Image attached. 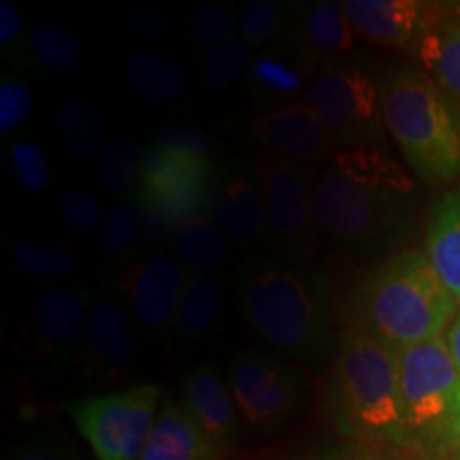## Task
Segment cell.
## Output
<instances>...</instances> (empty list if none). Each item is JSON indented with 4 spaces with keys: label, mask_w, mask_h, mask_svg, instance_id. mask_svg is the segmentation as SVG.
Masks as SVG:
<instances>
[{
    "label": "cell",
    "mask_w": 460,
    "mask_h": 460,
    "mask_svg": "<svg viewBox=\"0 0 460 460\" xmlns=\"http://www.w3.org/2000/svg\"><path fill=\"white\" fill-rule=\"evenodd\" d=\"M320 239L352 258L405 243L413 226V181L382 147L341 149L312 188Z\"/></svg>",
    "instance_id": "6da1fadb"
},
{
    "label": "cell",
    "mask_w": 460,
    "mask_h": 460,
    "mask_svg": "<svg viewBox=\"0 0 460 460\" xmlns=\"http://www.w3.org/2000/svg\"><path fill=\"white\" fill-rule=\"evenodd\" d=\"M239 307L252 331L292 358L329 352L331 284L315 269L281 258H250L234 273Z\"/></svg>",
    "instance_id": "7a4b0ae2"
},
{
    "label": "cell",
    "mask_w": 460,
    "mask_h": 460,
    "mask_svg": "<svg viewBox=\"0 0 460 460\" xmlns=\"http://www.w3.org/2000/svg\"><path fill=\"white\" fill-rule=\"evenodd\" d=\"M456 309L427 252L407 250L390 256L354 292L352 329L401 349L444 337Z\"/></svg>",
    "instance_id": "3957f363"
},
{
    "label": "cell",
    "mask_w": 460,
    "mask_h": 460,
    "mask_svg": "<svg viewBox=\"0 0 460 460\" xmlns=\"http://www.w3.org/2000/svg\"><path fill=\"white\" fill-rule=\"evenodd\" d=\"M324 405L331 424L345 437L365 444L410 447L396 352L371 335L343 331Z\"/></svg>",
    "instance_id": "277c9868"
},
{
    "label": "cell",
    "mask_w": 460,
    "mask_h": 460,
    "mask_svg": "<svg viewBox=\"0 0 460 460\" xmlns=\"http://www.w3.org/2000/svg\"><path fill=\"white\" fill-rule=\"evenodd\" d=\"M379 92L384 128L420 180L429 186L456 180L460 126L446 92L411 66L390 73Z\"/></svg>",
    "instance_id": "5b68a950"
},
{
    "label": "cell",
    "mask_w": 460,
    "mask_h": 460,
    "mask_svg": "<svg viewBox=\"0 0 460 460\" xmlns=\"http://www.w3.org/2000/svg\"><path fill=\"white\" fill-rule=\"evenodd\" d=\"M394 352L410 447L460 450V373L446 335Z\"/></svg>",
    "instance_id": "8992f818"
},
{
    "label": "cell",
    "mask_w": 460,
    "mask_h": 460,
    "mask_svg": "<svg viewBox=\"0 0 460 460\" xmlns=\"http://www.w3.org/2000/svg\"><path fill=\"white\" fill-rule=\"evenodd\" d=\"M216 186L217 169L211 160L154 146L143 156L135 199L154 228L171 233L192 217L211 216Z\"/></svg>",
    "instance_id": "52a82bcc"
},
{
    "label": "cell",
    "mask_w": 460,
    "mask_h": 460,
    "mask_svg": "<svg viewBox=\"0 0 460 460\" xmlns=\"http://www.w3.org/2000/svg\"><path fill=\"white\" fill-rule=\"evenodd\" d=\"M160 396L156 384H141L71 401L65 411L99 460H139L156 422Z\"/></svg>",
    "instance_id": "ba28073f"
},
{
    "label": "cell",
    "mask_w": 460,
    "mask_h": 460,
    "mask_svg": "<svg viewBox=\"0 0 460 460\" xmlns=\"http://www.w3.org/2000/svg\"><path fill=\"white\" fill-rule=\"evenodd\" d=\"M305 102L318 115L337 147H379L384 139L382 92L358 65H324L309 84Z\"/></svg>",
    "instance_id": "9c48e42d"
},
{
    "label": "cell",
    "mask_w": 460,
    "mask_h": 460,
    "mask_svg": "<svg viewBox=\"0 0 460 460\" xmlns=\"http://www.w3.org/2000/svg\"><path fill=\"white\" fill-rule=\"evenodd\" d=\"M254 166L267 203V243L281 261L309 267L320 243L312 205L314 171L281 160L267 149L258 152Z\"/></svg>",
    "instance_id": "30bf717a"
},
{
    "label": "cell",
    "mask_w": 460,
    "mask_h": 460,
    "mask_svg": "<svg viewBox=\"0 0 460 460\" xmlns=\"http://www.w3.org/2000/svg\"><path fill=\"white\" fill-rule=\"evenodd\" d=\"M226 377L241 418L258 430L281 427L301 407V376L271 354L237 349L228 360Z\"/></svg>",
    "instance_id": "8fae6325"
},
{
    "label": "cell",
    "mask_w": 460,
    "mask_h": 460,
    "mask_svg": "<svg viewBox=\"0 0 460 460\" xmlns=\"http://www.w3.org/2000/svg\"><path fill=\"white\" fill-rule=\"evenodd\" d=\"M94 296L88 288L54 286L34 303L26 326L31 356L60 365L77 360Z\"/></svg>",
    "instance_id": "7c38bea8"
},
{
    "label": "cell",
    "mask_w": 460,
    "mask_h": 460,
    "mask_svg": "<svg viewBox=\"0 0 460 460\" xmlns=\"http://www.w3.org/2000/svg\"><path fill=\"white\" fill-rule=\"evenodd\" d=\"M188 278L181 262L166 254L149 256L135 264L122 290L126 307L143 331L169 341Z\"/></svg>",
    "instance_id": "4fadbf2b"
},
{
    "label": "cell",
    "mask_w": 460,
    "mask_h": 460,
    "mask_svg": "<svg viewBox=\"0 0 460 460\" xmlns=\"http://www.w3.org/2000/svg\"><path fill=\"white\" fill-rule=\"evenodd\" d=\"M341 7L358 34L384 48L411 51L447 15V4L420 0H345Z\"/></svg>",
    "instance_id": "5bb4252c"
},
{
    "label": "cell",
    "mask_w": 460,
    "mask_h": 460,
    "mask_svg": "<svg viewBox=\"0 0 460 460\" xmlns=\"http://www.w3.org/2000/svg\"><path fill=\"white\" fill-rule=\"evenodd\" d=\"M137 358V339L130 315L113 296L101 295L92 301L88 326L77 365L99 382L128 377Z\"/></svg>",
    "instance_id": "9a60e30c"
},
{
    "label": "cell",
    "mask_w": 460,
    "mask_h": 460,
    "mask_svg": "<svg viewBox=\"0 0 460 460\" xmlns=\"http://www.w3.org/2000/svg\"><path fill=\"white\" fill-rule=\"evenodd\" d=\"M254 139L281 160L312 169L331 158L335 141L307 102H288L261 115L254 122Z\"/></svg>",
    "instance_id": "2e32d148"
},
{
    "label": "cell",
    "mask_w": 460,
    "mask_h": 460,
    "mask_svg": "<svg viewBox=\"0 0 460 460\" xmlns=\"http://www.w3.org/2000/svg\"><path fill=\"white\" fill-rule=\"evenodd\" d=\"M315 58L296 31L281 32L262 54L247 65L245 84L261 101H288L315 79Z\"/></svg>",
    "instance_id": "e0dca14e"
},
{
    "label": "cell",
    "mask_w": 460,
    "mask_h": 460,
    "mask_svg": "<svg viewBox=\"0 0 460 460\" xmlns=\"http://www.w3.org/2000/svg\"><path fill=\"white\" fill-rule=\"evenodd\" d=\"M180 402L199 429L230 456L239 441L241 413L220 373L209 365L190 371L183 379Z\"/></svg>",
    "instance_id": "ac0fdd59"
},
{
    "label": "cell",
    "mask_w": 460,
    "mask_h": 460,
    "mask_svg": "<svg viewBox=\"0 0 460 460\" xmlns=\"http://www.w3.org/2000/svg\"><path fill=\"white\" fill-rule=\"evenodd\" d=\"M211 217L234 243L254 245L256 241H267V203L258 177L239 169L217 171Z\"/></svg>",
    "instance_id": "d6986e66"
},
{
    "label": "cell",
    "mask_w": 460,
    "mask_h": 460,
    "mask_svg": "<svg viewBox=\"0 0 460 460\" xmlns=\"http://www.w3.org/2000/svg\"><path fill=\"white\" fill-rule=\"evenodd\" d=\"M181 402H166L158 411L146 450L139 460H226Z\"/></svg>",
    "instance_id": "ffe728a7"
},
{
    "label": "cell",
    "mask_w": 460,
    "mask_h": 460,
    "mask_svg": "<svg viewBox=\"0 0 460 460\" xmlns=\"http://www.w3.org/2000/svg\"><path fill=\"white\" fill-rule=\"evenodd\" d=\"M224 296L226 292L220 278L190 275L180 309H177L172 339L183 348H192L216 335L222 322Z\"/></svg>",
    "instance_id": "44dd1931"
},
{
    "label": "cell",
    "mask_w": 460,
    "mask_h": 460,
    "mask_svg": "<svg viewBox=\"0 0 460 460\" xmlns=\"http://www.w3.org/2000/svg\"><path fill=\"white\" fill-rule=\"evenodd\" d=\"M427 256L452 296L460 301V188L444 194L433 207Z\"/></svg>",
    "instance_id": "7402d4cb"
},
{
    "label": "cell",
    "mask_w": 460,
    "mask_h": 460,
    "mask_svg": "<svg viewBox=\"0 0 460 460\" xmlns=\"http://www.w3.org/2000/svg\"><path fill=\"white\" fill-rule=\"evenodd\" d=\"M301 41L315 58H337L354 49L356 37L341 3L318 0L301 11V22L295 28Z\"/></svg>",
    "instance_id": "603a6c76"
},
{
    "label": "cell",
    "mask_w": 460,
    "mask_h": 460,
    "mask_svg": "<svg viewBox=\"0 0 460 460\" xmlns=\"http://www.w3.org/2000/svg\"><path fill=\"white\" fill-rule=\"evenodd\" d=\"M228 237L211 216H197L172 234V250L188 275H209L228 258Z\"/></svg>",
    "instance_id": "cb8c5ba5"
},
{
    "label": "cell",
    "mask_w": 460,
    "mask_h": 460,
    "mask_svg": "<svg viewBox=\"0 0 460 460\" xmlns=\"http://www.w3.org/2000/svg\"><path fill=\"white\" fill-rule=\"evenodd\" d=\"M126 82L149 105H169L186 92V77L169 58L156 51H135L126 58Z\"/></svg>",
    "instance_id": "d4e9b609"
},
{
    "label": "cell",
    "mask_w": 460,
    "mask_h": 460,
    "mask_svg": "<svg viewBox=\"0 0 460 460\" xmlns=\"http://www.w3.org/2000/svg\"><path fill=\"white\" fill-rule=\"evenodd\" d=\"M416 56L447 99L460 102V26L446 15V20L418 45Z\"/></svg>",
    "instance_id": "484cf974"
},
{
    "label": "cell",
    "mask_w": 460,
    "mask_h": 460,
    "mask_svg": "<svg viewBox=\"0 0 460 460\" xmlns=\"http://www.w3.org/2000/svg\"><path fill=\"white\" fill-rule=\"evenodd\" d=\"M58 130L73 156L90 158L105 147L107 122L101 113L82 102H65L58 111Z\"/></svg>",
    "instance_id": "4316f807"
},
{
    "label": "cell",
    "mask_w": 460,
    "mask_h": 460,
    "mask_svg": "<svg viewBox=\"0 0 460 460\" xmlns=\"http://www.w3.org/2000/svg\"><path fill=\"white\" fill-rule=\"evenodd\" d=\"M143 228H146V211L137 203V199L115 203L111 209L105 211L101 228H99V243L102 254L122 261L139 243Z\"/></svg>",
    "instance_id": "83f0119b"
},
{
    "label": "cell",
    "mask_w": 460,
    "mask_h": 460,
    "mask_svg": "<svg viewBox=\"0 0 460 460\" xmlns=\"http://www.w3.org/2000/svg\"><path fill=\"white\" fill-rule=\"evenodd\" d=\"M11 264L15 271L28 278L49 281H66L79 267L77 256L65 245L37 243V241L15 245L11 252Z\"/></svg>",
    "instance_id": "f1b7e54d"
},
{
    "label": "cell",
    "mask_w": 460,
    "mask_h": 460,
    "mask_svg": "<svg viewBox=\"0 0 460 460\" xmlns=\"http://www.w3.org/2000/svg\"><path fill=\"white\" fill-rule=\"evenodd\" d=\"M26 49L31 60L49 71H71L84 56V43L77 32L65 26H43L28 34Z\"/></svg>",
    "instance_id": "f546056e"
},
{
    "label": "cell",
    "mask_w": 460,
    "mask_h": 460,
    "mask_svg": "<svg viewBox=\"0 0 460 460\" xmlns=\"http://www.w3.org/2000/svg\"><path fill=\"white\" fill-rule=\"evenodd\" d=\"M143 158L139 147L128 139H113L101 149L99 181L111 194H124L141 181Z\"/></svg>",
    "instance_id": "4dcf8cb0"
},
{
    "label": "cell",
    "mask_w": 460,
    "mask_h": 460,
    "mask_svg": "<svg viewBox=\"0 0 460 460\" xmlns=\"http://www.w3.org/2000/svg\"><path fill=\"white\" fill-rule=\"evenodd\" d=\"M288 4L252 0L241 7L237 15V37L247 48H261L279 37L288 22Z\"/></svg>",
    "instance_id": "1f68e13d"
},
{
    "label": "cell",
    "mask_w": 460,
    "mask_h": 460,
    "mask_svg": "<svg viewBox=\"0 0 460 460\" xmlns=\"http://www.w3.org/2000/svg\"><path fill=\"white\" fill-rule=\"evenodd\" d=\"M250 60V48L239 37H234L205 51L200 60V77L209 88H226L243 77Z\"/></svg>",
    "instance_id": "d6a6232c"
},
{
    "label": "cell",
    "mask_w": 460,
    "mask_h": 460,
    "mask_svg": "<svg viewBox=\"0 0 460 460\" xmlns=\"http://www.w3.org/2000/svg\"><path fill=\"white\" fill-rule=\"evenodd\" d=\"M9 169L13 180L28 194H41L51 186L49 158L34 141H15L9 149Z\"/></svg>",
    "instance_id": "836d02e7"
},
{
    "label": "cell",
    "mask_w": 460,
    "mask_h": 460,
    "mask_svg": "<svg viewBox=\"0 0 460 460\" xmlns=\"http://www.w3.org/2000/svg\"><path fill=\"white\" fill-rule=\"evenodd\" d=\"M188 31L199 43L216 48L237 37V20L226 4H205L190 17Z\"/></svg>",
    "instance_id": "e575fe53"
},
{
    "label": "cell",
    "mask_w": 460,
    "mask_h": 460,
    "mask_svg": "<svg viewBox=\"0 0 460 460\" xmlns=\"http://www.w3.org/2000/svg\"><path fill=\"white\" fill-rule=\"evenodd\" d=\"M34 94L31 85L13 75H4L0 82V135L20 128L32 115Z\"/></svg>",
    "instance_id": "d590c367"
},
{
    "label": "cell",
    "mask_w": 460,
    "mask_h": 460,
    "mask_svg": "<svg viewBox=\"0 0 460 460\" xmlns=\"http://www.w3.org/2000/svg\"><path fill=\"white\" fill-rule=\"evenodd\" d=\"M56 207L62 222L77 233H90V230L101 228L102 217H105L101 200L84 188H71L62 192Z\"/></svg>",
    "instance_id": "8d00e7d4"
},
{
    "label": "cell",
    "mask_w": 460,
    "mask_h": 460,
    "mask_svg": "<svg viewBox=\"0 0 460 460\" xmlns=\"http://www.w3.org/2000/svg\"><path fill=\"white\" fill-rule=\"evenodd\" d=\"M126 28L137 41L147 45H166L175 34L171 15L154 4H141V7L132 9L126 20Z\"/></svg>",
    "instance_id": "74e56055"
},
{
    "label": "cell",
    "mask_w": 460,
    "mask_h": 460,
    "mask_svg": "<svg viewBox=\"0 0 460 460\" xmlns=\"http://www.w3.org/2000/svg\"><path fill=\"white\" fill-rule=\"evenodd\" d=\"M154 146L180 149V152L207 160H211V154H214V139L209 135H205L200 128H194V126L183 124L160 126L154 135Z\"/></svg>",
    "instance_id": "f35d334b"
},
{
    "label": "cell",
    "mask_w": 460,
    "mask_h": 460,
    "mask_svg": "<svg viewBox=\"0 0 460 460\" xmlns=\"http://www.w3.org/2000/svg\"><path fill=\"white\" fill-rule=\"evenodd\" d=\"M11 460H79L73 447L56 433H37L13 452Z\"/></svg>",
    "instance_id": "ab89813d"
},
{
    "label": "cell",
    "mask_w": 460,
    "mask_h": 460,
    "mask_svg": "<svg viewBox=\"0 0 460 460\" xmlns=\"http://www.w3.org/2000/svg\"><path fill=\"white\" fill-rule=\"evenodd\" d=\"M22 45L26 48L24 41V17H22L20 9L15 7L9 0L0 3V48L13 51L20 49Z\"/></svg>",
    "instance_id": "60d3db41"
},
{
    "label": "cell",
    "mask_w": 460,
    "mask_h": 460,
    "mask_svg": "<svg viewBox=\"0 0 460 460\" xmlns=\"http://www.w3.org/2000/svg\"><path fill=\"white\" fill-rule=\"evenodd\" d=\"M298 460H382L376 454L367 450H356V447H332V450L314 454V456L298 458Z\"/></svg>",
    "instance_id": "b9f144b4"
},
{
    "label": "cell",
    "mask_w": 460,
    "mask_h": 460,
    "mask_svg": "<svg viewBox=\"0 0 460 460\" xmlns=\"http://www.w3.org/2000/svg\"><path fill=\"white\" fill-rule=\"evenodd\" d=\"M446 341H447V348H450L454 365H456V369L460 373V314L454 318L450 329H447Z\"/></svg>",
    "instance_id": "7bdbcfd3"
},
{
    "label": "cell",
    "mask_w": 460,
    "mask_h": 460,
    "mask_svg": "<svg viewBox=\"0 0 460 460\" xmlns=\"http://www.w3.org/2000/svg\"><path fill=\"white\" fill-rule=\"evenodd\" d=\"M447 17H450L454 24L460 26V3L447 4Z\"/></svg>",
    "instance_id": "ee69618b"
},
{
    "label": "cell",
    "mask_w": 460,
    "mask_h": 460,
    "mask_svg": "<svg viewBox=\"0 0 460 460\" xmlns=\"http://www.w3.org/2000/svg\"><path fill=\"white\" fill-rule=\"evenodd\" d=\"M458 309H460V301H458ZM460 314V312H458Z\"/></svg>",
    "instance_id": "f6af8a7d"
},
{
    "label": "cell",
    "mask_w": 460,
    "mask_h": 460,
    "mask_svg": "<svg viewBox=\"0 0 460 460\" xmlns=\"http://www.w3.org/2000/svg\"><path fill=\"white\" fill-rule=\"evenodd\" d=\"M458 460H460V458H458Z\"/></svg>",
    "instance_id": "bcb514c9"
}]
</instances>
